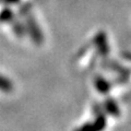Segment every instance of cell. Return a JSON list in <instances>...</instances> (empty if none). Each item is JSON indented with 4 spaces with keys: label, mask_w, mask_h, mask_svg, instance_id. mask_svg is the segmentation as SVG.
I'll list each match as a JSON object with an SVG mask.
<instances>
[{
    "label": "cell",
    "mask_w": 131,
    "mask_h": 131,
    "mask_svg": "<svg viewBox=\"0 0 131 131\" xmlns=\"http://www.w3.org/2000/svg\"><path fill=\"white\" fill-rule=\"evenodd\" d=\"M106 127V119L104 117H100L94 125H84L79 131H102Z\"/></svg>",
    "instance_id": "obj_1"
},
{
    "label": "cell",
    "mask_w": 131,
    "mask_h": 131,
    "mask_svg": "<svg viewBox=\"0 0 131 131\" xmlns=\"http://www.w3.org/2000/svg\"><path fill=\"white\" fill-rule=\"evenodd\" d=\"M106 107H107L108 112L112 115H114V116H119V108H118L117 104L115 103L114 101H108Z\"/></svg>",
    "instance_id": "obj_2"
},
{
    "label": "cell",
    "mask_w": 131,
    "mask_h": 131,
    "mask_svg": "<svg viewBox=\"0 0 131 131\" xmlns=\"http://www.w3.org/2000/svg\"><path fill=\"white\" fill-rule=\"evenodd\" d=\"M0 90L2 91H6V92H9L12 90V84L10 81H8L5 78L0 77Z\"/></svg>",
    "instance_id": "obj_3"
}]
</instances>
